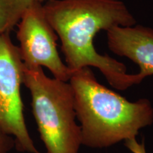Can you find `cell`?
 <instances>
[{
	"label": "cell",
	"mask_w": 153,
	"mask_h": 153,
	"mask_svg": "<svg viewBox=\"0 0 153 153\" xmlns=\"http://www.w3.org/2000/svg\"><path fill=\"white\" fill-rule=\"evenodd\" d=\"M43 9L72 71L94 67L111 87L121 91L143 82L138 73L128 74L125 65L99 54L94 46L100 30L136 24L125 3L120 0H48Z\"/></svg>",
	"instance_id": "cell-1"
},
{
	"label": "cell",
	"mask_w": 153,
	"mask_h": 153,
	"mask_svg": "<svg viewBox=\"0 0 153 153\" xmlns=\"http://www.w3.org/2000/svg\"><path fill=\"white\" fill-rule=\"evenodd\" d=\"M76 117L81 123L82 145L104 148L136 138L139 131L153 123V108L147 99L135 102L97 81L89 68L74 72L70 79Z\"/></svg>",
	"instance_id": "cell-2"
},
{
	"label": "cell",
	"mask_w": 153,
	"mask_h": 153,
	"mask_svg": "<svg viewBox=\"0 0 153 153\" xmlns=\"http://www.w3.org/2000/svg\"><path fill=\"white\" fill-rule=\"evenodd\" d=\"M23 84L31 96L32 111L45 153H79L81 128L75 121L70 82L51 78L42 67L24 65Z\"/></svg>",
	"instance_id": "cell-3"
},
{
	"label": "cell",
	"mask_w": 153,
	"mask_h": 153,
	"mask_svg": "<svg viewBox=\"0 0 153 153\" xmlns=\"http://www.w3.org/2000/svg\"><path fill=\"white\" fill-rule=\"evenodd\" d=\"M24 65L9 33L0 35V126L15 139L20 152L41 153L26 127L21 95Z\"/></svg>",
	"instance_id": "cell-4"
},
{
	"label": "cell",
	"mask_w": 153,
	"mask_h": 153,
	"mask_svg": "<svg viewBox=\"0 0 153 153\" xmlns=\"http://www.w3.org/2000/svg\"><path fill=\"white\" fill-rule=\"evenodd\" d=\"M17 25L18 47L24 65L45 67L55 79L70 81L74 72L60 58L57 49V36L45 16L43 5L40 2L30 4Z\"/></svg>",
	"instance_id": "cell-5"
},
{
	"label": "cell",
	"mask_w": 153,
	"mask_h": 153,
	"mask_svg": "<svg viewBox=\"0 0 153 153\" xmlns=\"http://www.w3.org/2000/svg\"><path fill=\"white\" fill-rule=\"evenodd\" d=\"M108 48L114 54L126 57L140 68L143 80L153 75V29L134 25L116 26L106 31Z\"/></svg>",
	"instance_id": "cell-6"
},
{
	"label": "cell",
	"mask_w": 153,
	"mask_h": 153,
	"mask_svg": "<svg viewBox=\"0 0 153 153\" xmlns=\"http://www.w3.org/2000/svg\"><path fill=\"white\" fill-rule=\"evenodd\" d=\"M31 4L28 0H0V35L10 33Z\"/></svg>",
	"instance_id": "cell-7"
},
{
	"label": "cell",
	"mask_w": 153,
	"mask_h": 153,
	"mask_svg": "<svg viewBox=\"0 0 153 153\" xmlns=\"http://www.w3.org/2000/svg\"><path fill=\"white\" fill-rule=\"evenodd\" d=\"M15 148V139L0 126V153H10Z\"/></svg>",
	"instance_id": "cell-8"
},
{
	"label": "cell",
	"mask_w": 153,
	"mask_h": 153,
	"mask_svg": "<svg viewBox=\"0 0 153 153\" xmlns=\"http://www.w3.org/2000/svg\"><path fill=\"white\" fill-rule=\"evenodd\" d=\"M125 145L133 153H146L144 143H137L136 138H132L125 141Z\"/></svg>",
	"instance_id": "cell-9"
},
{
	"label": "cell",
	"mask_w": 153,
	"mask_h": 153,
	"mask_svg": "<svg viewBox=\"0 0 153 153\" xmlns=\"http://www.w3.org/2000/svg\"><path fill=\"white\" fill-rule=\"evenodd\" d=\"M28 1H30V3H33V2H40L41 3L43 1H45V0H28Z\"/></svg>",
	"instance_id": "cell-10"
}]
</instances>
